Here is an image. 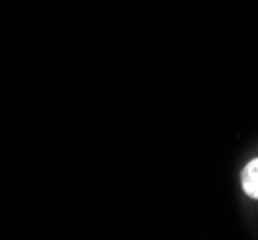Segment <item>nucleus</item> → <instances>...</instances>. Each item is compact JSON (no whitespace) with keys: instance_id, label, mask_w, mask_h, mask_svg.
Listing matches in <instances>:
<instances>
[{"instance_id":"nucleus-1","label":"nucleus","mask_w":258,"mask_h":240,"mask_svg":"<svg viewBox=\"0 0 258 240\" xmlns=\"http://www.w3.org/2000/svg\"><path fill=\"white\" fill-rule=\"evenodd\" d=\"M241 183H243V190L247 192L248 196L258 200V158L252 160V162L243 169Z\"/></svg>"}]
</instances>
